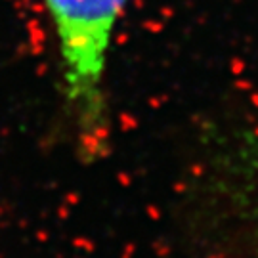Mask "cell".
<instances>
[{
    "label": "cell",
    "instance_id": "1",
    "mask_svg": "<svg viewBox=\"0 0 258 258\" xmlns=\"http://www.w3.org/2000/svg\"><path fill=\"white\" fill-rule=\"evenodd\" d=\"M130 0H44L54 31L65 109L88 157L111 144L107 67L113 40Z\"/></svg>",
    "mask_w": 258,
    "mask_h": 258
},
{
    "label": "cell",
    "instance_id": "2",
    "mask_svg": "<svg viewBox=\"0 0 258 258\" xmlns=\"http://www.w3.org/2000/svg\"><path fill=\"white\" fill-rule=\"evenodd\" d=\"M237 161L245 170H249L254 178H258V130L250 132L249 138L239 146Z\"/></svg>",
    "mask_w": 258,
    "mask_h": 258
}]
</instances>
